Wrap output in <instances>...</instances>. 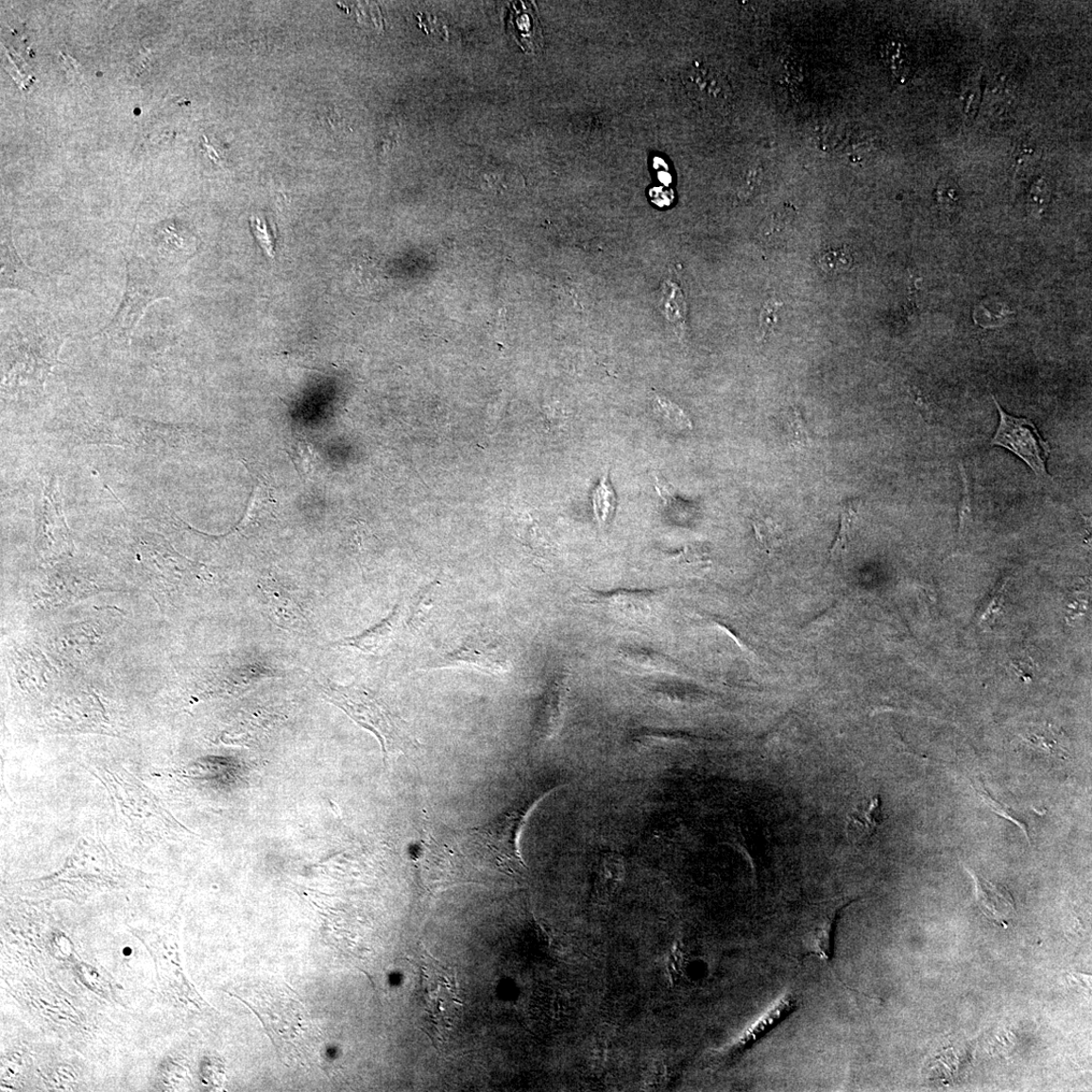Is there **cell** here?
I'll list each match as a JSON object with an SVG mask.
<instances>
[{
  "mask_svg": "<svg viewBox=\"0 0 1092 1092\" xmlns=\"http://www.w3.org/2000/svg\"><path fill=\"white\" fill-rule=\"evenodd\" d=\"M754 527L756 529L759 539L761 540V542H764V544L767 546H772V540H775L776 542L779 539L778 528L777 526L773 525L772 521L770 522L760 520L759 522H757Z\"/></svg>",
  "mask_w": 1092,
  "mask_h": 1092,
  "instance_id": "cell-30",
  "label": "cell"
},
{
  "mask_svg": "<svg viewBox=\"0 0 1092 1092\" xmlns=\"http://www.w3.org/2000/svg\"><path fill=\"white\" fill-rule=\"evenodd\" d=\"M126 292L120 308L102 334L111 340L128 341L141 320L144 312L153 301L168 298L165 280L144 258H128Z\"/></svg>",
  "mask_w": 1092,
  "mask_h": 1092,
  "instance_id": "cell-4",
  "label": "cell"
},
{
  "mask_svg": "<svg viewBox=\"0 0 1092 1092\" xmlns=\"http://www.w3.org/2000/svg\"><path fill=\"white\" fill-rule=\"evenodd\" d=\"M653 595L644 592H618L602 597L603 606L630 622L646 620L653 611Z\"/></svg>",
  "mask_w": 1092,
  "mask_h": 1092,
  "instance_id": "cell-14",
  "label": "cell"
},
{
  "mask_svg": "<svg viewBox=\"0 0 1092 1092\" xmlns=\"http://www.w3.org/2000/svg\"><path fill=\"white\" fill-rule=\"evenodd\" d=\"M969 872L975 882V896L981 911L990 922L1007 929L1016 911L1012 894L1004 886L987 881L970 870Z\"/></svg>",
  "mask_w": 1092,
  "mask_h": 1092,
  "instance_id": "cell-9",
  "label": "cell"
},
{
  "mask_svg": "<svg viewBox=\"0 0 1092 1092\" xmlns=\"http://www.w3.org/2000/svg\"><path fill=\"white\" fill-rule=\"evenodd\" d=\"M251 227L253 234L264 253L273 258L276 255L275 244H273L272 235L266 226V223L260 218L251 219Z\"/></svg>",
  "mask_w": 1092,
  "mask_h": 1092,
  "instance_id": "cell-27",
  "label": "cell"
},
{
  "mask_svg": "<svg viewBox=\"0 0 1092 1092\" xmlns=\"http://www.w3.org/2000/svg\"><path fill=\"white\" fill-rule=\"evenodd\" d=\"M566 688L565 679H557L544 699L540 726L544 734L548 736L553 734L560 722Z\"/></svg>",
  "mask_w": 1092,
  "mask_h": 1092,
  "instance_id": "cell-18",
  "label": "cell"
},
{
  "mask_svg": "<svg viewBox=\"0 0 1092 1092\" xmlns=\"http://www.w3.org/2000/svg\"><path fill=\"white\" fill-rule=\"evenodd\" d=\"M508 34L526 53H537L543 47V33L536 6L528 2L512 3L507 18Z\"/></svg>",
  "mask_w": 1092,
  "mask_h": 1092,
  "instance_id": "cell-10",
  "label": "cell"
},
{
  "mask_svg": "<svg viewBox=\"0 0 1092 1092\" xmlns=\"http://www.w3.org/2000/svg\"><path fill=\"white\" fill-rule=\"evenodd\" d=\"M796 1008L797 999L792 995L785 996L744 1034V1037L741 1041L742 1045L752 1046L761 1038H764L776 1026L783 1022L789 1015H792Z\"/></svg>",
  "mask_w": 1092,
  "mask_h": 1092,
  "instance_id": "cell-17",
  "label": "cell"
},
{
  "mask_svg": "<svg viewBox=\"0 0 1092 1092\" xmlns=\"http://www.w3.org/2000/svg\"><path fill=\"white\" fill-rule=\"evenodd\" d=\"M421 972L425 1011V1027L422 1030L434 1041L443 1042L445 1036L452 1031L462 1007L455 975L435 960L424 961Z\"/></svg>",
  "mask_w": 1092,
  "mask_h": 1092,
  "instance_id": "cell-5",
  "label": "cell"
},
{
  "mask_svg": "<svg viewBox=\"0 0 1092 1092\" xmlns=\"http://www.w3.org/2000/svg\"><path fill=\"white\" fill-rule=\"evenodd\" d=\"M435 668L469 667L492 674H506L511 660L502 641L493 635L468 637L452 652L441 656Z\"/></svg>",
  "mask_w": 1092,
  "mask_h": 1092,
  "instance_id": "cell-7",
  "label": "cell"
},
{
  "mask_svg": "<svg viewBox=\"0 0 1092 1092\" xmlns=\"http://www.w3.org/2000/svg\"><path fill=\"white\" fill-rule=\"evenodd\" d=\"M653 409L659 421L672 429L674 433H686L692 429L691 420L686 413L667 398L656 395L653 400Z\"/></svg>",
  "mask_w": 1092,
  "mask_h": 1092,
  "instance_id": "cell-20",
  "label": "cell"
},
{
  "mask_svg": "<svg viewBox=\"0 0 1092 1092\" xmlns=\"http://www.w3.org/2000/svg\"><path fill=\"white\" fill-rule=\"evenodd\" d=\"M43 276L26 266L14 247L11 237L7 235L2 242V287L3 290H19L37 296V287Z\"/></svg>",
  "mask_w": 1092,
  "mask_h": 1092,
  "instance_id": "cell-11",
  "label": "cell"
},
{
  "mask_svg": "<svg viewBox=\"0 0 1092 1092\" xmlns=\"http://www.w3.org/2000/svg\"><path fill=\"white\" fill-rule=\"evenodd\" d=\"M63 339L59 328L49 323L26 321L14 327L8 337L10 355L8 384L32 383L42 386L57 362Z\"/></svg>",
  "mask_w": 1092,
  "mask_h": 1092,
  "instance_id": "cell-3",
  "label": "cell"
},
{
  "mask_svg": "<svg viewBox=\"0 0 1092 1092\" xmlns=\"http://www.w3.org/2000/svg\"><path fill=\"white\" fill-rule=\"evenodd\" d=\"M1049 196H1050V191H1049L1048 184L1046 181L1039 179L1032 186L1030 204L1032 208L1040 211L1048 204Z\"/></svg>",
  "mask_w": 1092,
  "mask_h": 1092,
  "instance_id": "cell-29",
  "label": "cell"
},
{
  "mask_svg": "<svg viewBox=\"0 0 1092 1092\" xmlns=\"http://www.w3.org/2000/svg\"><path fill=\"white\" fill-rule=\"evenodd\" d=\"M853 264L854 257L847 248L827 251L819 260V265L828 273H841L851 269Z\"/></svg>",
  "mask_w": 1092,
  "mask_h": 1092,
  "instance_id": "cell-23",
  "label": "cell"
},
{
  "mask_svg": "<svg viewBox=\"0 0 1092 1092\" xmlns=\"http://www.w3.org/2000/svg\"><path fill=\"white\" fill-rule=\"evenodd\" d=\"M787 420L790 438H792L795 447H810L812 443V437L810 436V433L808 430L806 423H804L802 420L799 413L796 410L790 412V416Z\"/></svg>",
  "mask_w": 1092,
  "mask_h": 1092,
  "instance_id": "cell-26",
  "label": "cell"
},
{
  "mask_svg": "<svg viewBox=\"0 0 1092 1092\" xmlns=\"http://www.w3.org/2000/svg\"><path fill=\"white\" fill-rule=\"evenodd\" d=\"M855 520L856 508L854 502L850 501L845 503L841 509V527L831 548V555H842L845 551L847 538H849Z\"/></svg>",
  "mask_w": 1092,
  "mask_h": 1092,
  "instance_id": "cell-22",
  "label": "cell"
},
{
  "mask_svg": "<svg viewBox=\"0 0 1092 1092\" xmlns=\"http://www.w3.org/2000/svg\"><path fill=\"white\" fill-rule=\"evenodd\" d=\"M338 695L340 706L363 726L375 732L385 750L396 748L404 739L390 713L364 690L356 688L332 689Z\"/></svg>",
  "mask_w": 1092,
  "mask_h": 1092,
  "instance_id": "cell-8",
  "label": "cell"
},
{
  "mask_svg": "<svg viewBox=\"0 0 1092 1092\" xmlns=\"http://www.w3.org/2000/svg\"><path fill=\"white\" fill-rule=\"evenodd\" d=\"M882 806L881 796L875 795L847 815L846 832L852 842L866 843L876 835L883 822Z\"/></svg>",
  "mask_w": 1092,
  "mask_h": 1092,
  "instance_id": "cell-13",
  "label": "cell"
},
{
  "mask_svg": "<svg viewBox=\"0 0 1092 1092\" xmlns=\"http://www.w3.org/2000/svg\"><path fill=\"white\" fill-rule=\"evenodd\" d=\"M606 472L593 495L594 514L600 526H606L611 522L616 509V497Z\"/></svg>",
  "mask_w": 1092,
  "mask_h": 1092,
  "instance_id": "cell-21",
  "label": "cell"
},
{
  "mask_svg": "<svg viewBox=\"0 0 1092 1092\" xmlns=\"http://www.w3.org/2000/svg\"><path fill=\"white\" fill-rule=\"evenodd\" d=\"M545 795L526 798L493 821L463 832L461 844L473 856L502 873L522 876L525 865L520 851V837L530 811Z\"/></svg>",
  "mask_w": 1092,
  "mask_h": 1092,
  "instance_id": "cell-2",
  "label": "cell"
},
{
  "mask_svg": "<svg viewBox=\"0 0 1092 1092\" xmlns=\"http://www.w3.org/2000/svg\"><path fill=\"white\" fill-rule=\"evenodd\" d=\"M999 413V424L991 445L1004 448L1023 461L1036 475L1048 478L1046 463L1050 456V445L1042 437L1031 419L1015 417L1005 412L994 398Z\"/></svg>",
  "mask_w": 1092,
  "mask_h": 1092,
  "instance_id": "cell-6",
  "label": "cell"
},
{
  "mask_svg": "<svg viewBox=\"0 0 1092 1092\" xmlns=\"http://www.w3.org/2000/svg\"><path fill=\"white\" fill-rule=\"evenodd\" d=\"M91 772L104 784L114 811L131 835L148 845L176 839L180 825L133 774L109 765H97Z\"/></svg>",
  "mask_w": 1092,
  "mask_h": 1092,
  "instance_id": "cell-1",
  "label": "cell"
},
{
  "mask_svg": "<svg viewBox=\"0 0 1092 1092\" xmlns=\"http://www.w3.org/2000/svg\"><path fill=\"white\" fill-rule=\"evenodd\" d=\"M693 82L697 96L702 103L722 108L730 100L731 91L725 77L711 68H699L694 75Z\"/></svg>",
  "mask_w": 1092,
  "mask_h": 1092,
  "instance_id": "cell-16",
  "label": "cell"
},
{
  "mask_svg": "<svg viewBox=\"0 0 1092 1092\" xmlns=\"http://www.w3.org/2000/svg\"><path fill=\"white\" fill-rule=\"evenodd\" d=\"M403 614L399 607L379 624L354 638L344 639L338 645L350 646L364 653L376 654L386 648L398 634Z\"/></svg>",
  "mask_w": 1092,
  "mask_h": 1092,
  "instance_id": "cell-12",
  "label": "cell"
},
{
  "mask_svg": "<svg viewBox=\"0 0 1092 1092\" xmlns=\"http://www.w3.org/2000/svg\"><path fill=\"white\" fill-rule=\"evenodd\" d=\"M781 300L772 298L766 301L759 314V338L764 341L770 334L773 333L776 325L778 324L779 312L783 307Z\"/></svg>",
  "mask_w": 1092,
  "mask_h": 1092,
  "instance_id": "cell-24",
  "label": "cell"
},
{
  "mask_svg": "<svg viewBox=\"0 0 1092 1092\" xmlns=\"http://www.w3.org/2000/svg\"><path fill=\"white\" fill-rule=\"evenodd\" d=\"M1015 165L1018 170H1027L1032 167L1038 160H1040V153L1036 146L1032 144H1022V146L1017 149L1015 155Z\"/></svg>",
  "mask_w": 1092,
  "mask_h": 1092,
  "instance_id": "cell-28",
  "label": "cell"
},
{
  "mask_svg": "<svg viewBox=\"0 0 1092 1092\" xmlns=\"http://www.w3.org/2000/svg\"><path fill=\"white\" fill-rule=\"evenodd\" d=\"M882 56L891 74L897 81L903 83L909 79L912 71V59L910 51L903 42L888 41L883 46Z\"/></svg>",
  "mask_w": 1092,
  "mask_h": 1092,
  "instance_id": "cell-19",
  "label": "cell"
},
{
  "mask_svg": "<svg viewBox=\"0 0 1092 1092\" xmlns=\"http://www.w3.org/2000/svg\"><path fill=\"white\" fill-rule=\"evenodd\" d=\"M657 307L674 332L681 336L686 328L687 305L681 287L672 281L663 282L657 292Z\"/></svg>",
  "mask_w": 1092,
  "mask_h": 1092,
  "instance_id": "cell-15",
  "label": "cell"
},
{
  "mask_svg": "<svg viewBox=\"0 0 1092 1092\" xmlns=\"http://www.w3.org/2000/svg\"><path fill=\"white\" fill-rule=\"evenodd\" d=\"M623 657L627 659L628 662L640 668L657 671H670L672 669L671 664L665 657H659L654 653L641 650H631L623 653Z\"/></svg>",
  "mask_w": 1092,
  "mask_h": 1092,
  "instance_id": "cell-25",
  "label": "cell"
}]
</instances>
